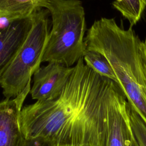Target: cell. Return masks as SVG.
<instances>
[{
    "label": "cell",
    "instance_id": "6da1fadb",
    "mask_svg": "<svg viewBox=\"0 0 146 146\" xmlns=\"http://www.w3.org/2000/svg\"><path fill=\"white\" fill-rule=\"evenodd\" d=\"M111 82L87 66L83 57L58 98L23 106L19 123L24 137L55 146H101Z\"/></svg>",
    "mask_w": 146,
    "mask_h": 146
},
{
    "label": "cell",
    "instance_id": "7a4b0ae2",
    "mask_svg": "<svg viewBox=\"0 0 146 146\" xmlns=\"http://www.w3.org/2000/svg\"><path fill=\"white\" fill-rule=\"evenodd\" d=\"M87 50L98 52L108 61L117 85L130 106L146 125V80L141 45L132 27L125 29L115 18L102 17L94 22L84 38Z\"/></svg>",
    "mask_w": 146,
    "mask_h": 146
},
{
    "label": "cell",
    "instance_id": "3957f363",
    "mask_svg": "<svg viewBox=\"0 0 146 146\" xmlns=\"http://www.w3.org/2000/svg\"><path fill=\"white\" fill-rule=\"evenodd\" d=\"M51 18V28L42 63L71 67L83 57L86 50L85 11L78 0H40Z\"/></svg>",
    "mask_w": 146,
    "mask_h": 146
},
{
    "label": "cell",
    "instance_id": "277c9868",
    "mask_svg": "<svg viewBox=\"0 0 146 146\" xmlns=\"http://www.w3.org/2000/svg\"><path fill=\"white\" fill-rule=\"evenodd\" d=\"M49 17V11L43 7L34 13L23 41L0 69V84L5 98H15L22 92L40 67L50 31Z\"/></svg>",
    "mask_w": 146,
    "mask_h": 146
},
{
    "label": "cell",
    "instance_id": "5b68a950",
    "mask_svg": "<svg viewBox=\"0 0 146 146\" xmlns=\"http://www.w3.org/2000/svg\"><path fill=\"white\" fill-rule=\"evenodd\" d=\"M129 110L124 94L112 81L107 95V126L101 146H130L133 132Z\"/></svg>",
    "mask_w": 146,
    "mask_h": 146
},
{
    "label": "cell",
    "instance_id": "8992f818",
    "mask_svg": "<svg viewBox=\"0 0 146 146\" xmlns=\"http://www.w3.org/2000/svg\"><path fill=\"white\" fill-rule=\"evenodd\" d=\"M74 66L48 63L40 67L33 75V84L30 94L31 99L36 101L53 100L61 94Z\"/></svg>",
    "mask_w": 146,
    "mask_h": 146
},
{
    "label": "cell",
    "instance_id": "52a82bcc",
    "mask_svg": "<svg viewBox=\"0 0 146 146\" xmlns=\"http://www.w3.org/2000/svg\"><path fill=\"white\" fill-rule=\"evenodd\" d=\"M31 80L26 88L16 97L5 98L0 103V146H26L19 123L23 103L30 94Z\"/></svg>",
    "mask_w": 146,
    "mask_h": 146
},
{
    "label": "cell",
    "instance_id": "ba28073f",
    "mask_svg": "<svg viewBox=\"0 0 146 146\" xmlns=\"http://www.w3.org/2000/svg\"><path fill=\"white\" fill-rule=\"evenodd\" d=\"M31 17L14 22L0 30V69L6 65L23 41L30 26Z\"/></svg>",
    "mask_w": 146,
    "mask_h": 146
},
{
    "label": "cell",
    "instance_id": "9c48e42d",
    "mask_svg": "<svg viewBox=\"0 0 146 146\" xmlns=\"http://www.w3.org/2000/svg\"><path fill=\"white\" fill-rule=\"evenodd\" d=\"M40 6V0H0V30L11 23L30 18Z\"/></svg>",
    "mask_w": 146,
    "mask_h": 146
},
{
    "label": "cell",
    "instance_id": "30bf717a",
    "mask_svg": "<svg viewBox=\"0 0 146 146\" xmlns=\"http://www.w3.org/2000/svg\"><path fill=\"white\" fill-rule=\"evenodd\" d=\"M112 5L129 21V27H132L140 19L146 8V0H117L113 1Z\"/></svg>",
    "mask_w": 146,
    "mask_h": 146
},
{
    "label": "cell",
    "instance_id": "8fae6325",
    "mask_svg": "<svg viewBox=\"0 0 146 146\" xmlns=\"http://www.w3.org/2000/svg\"><path fill=\"white\" fill-rule=\"evenodd\" d=\"M83 59L85 64L100 76L117 84L116 76L107 59L100 53L86 50Z\"/></svg>",
    "mask_w": 146,
    "mask_h": 146
},
{
    "label": "cell",
    "instance_id": "7c38bea8",
    "mask_svg": "<svg viewBox=\"0 0 146 146\" xmlns=\"http://www.w3.org/2000/svg\"><path fill=\"white\" fill-rule=\"evenodd\" d=\"M129 116L132 132L139 146H146V125L135 111L130 106Z\"/></svg>",
    "mask_w": 146,
    "mask_h": 146
},
{
    "label": "cell",
    "instance_id": "4fadbf2b",
    "mask_svg": "<svg viewBox=\"0 0 146 146\" xmlns=\"http://www.w3.org/2000/svg\"><path fill=\"white\" fill-rule=\"evenodd\" d=\"M26 146H55L53 143L40 139H35L27 140Z\"/></svg>",
    "mask_w": 146,
    "mask_h": 146
},
{
    "label": "cell",
    "instance_id": "5bb4252c",
    "mask_svg": "<svg viewBox=\"0 0 146 146\" xmlns=\"http://www.w3.org/2000/svg\"><path fill=\"white\" fill-rule=\"evenodd\" d=\"M141 51L143 70H144V72L145 74V80H146V39L144 40H142L141 42Z\"/></svg>",
    "mask_w": 146,
    "mask_h": 146
},
{
    "label": "cell",
    "instance_id": "9a60e30c",
    "mask_svg": "<svg viewBox=\"0 0 146 146\" xmlns=\"http://www.w3.org/2000/svg\"><path fill=\"white\" fill-rule=\"evenodd\" d=\"M130 146H139L138 144H137V143H136V141L135 139L133 133V135H132V139H131Z\"/></svg>",
    "mask_w": 146,
    "mask_h": 146
}]
</instances>
